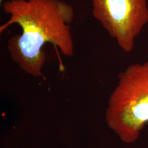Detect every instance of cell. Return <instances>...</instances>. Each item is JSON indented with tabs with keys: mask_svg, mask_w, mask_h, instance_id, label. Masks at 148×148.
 Returning <instances> with one entry per match:
<instances>
[{
	"mask_svg": "<svg viewBox=\"0 0 148 148\" xmlns=\"http://www.w3.org/2000/svg\"><path fill=\"white\" fill-rule=\"evenodd\" d=\"M109 97L106 121L123 143H134L148 123V60L119 74Z\"/></svg>",
	"mask_w": 148,
	"mask_h": 148,
	"instance_id": "obj_2",
	"label": "cell"
},
{
	"mask_svg": "<svg viewBox=\"0 0 148 148\" xmlns=\"http://www.w3.org/2000/svg\"><path fill=\"white\" fill-rule=\"evenodd\" d=\"M92 13L122 50L134 49L135 39L148 23L147 0H90Z\"/></svg>",
	"mask_w": 148,
	"mask_h": 148,
	"instance_id": "obj_3",
	"label": "cell"
},
{
	"mask_svg": "<svg viewBox=\"0 0 148 148\" xmlns=\"http://www.w3.org/2000/svg\"><path fill=\"white\" fill-rule=\"evenodd\" d=\"M1 5L10 18L0 26V32L13 24L21 27V34L8 40L7 49L12 60L25 73L42 76L46 61L43 46L47 43L66 56L73 54L70 24L75 11L69 3L62 0H6Z\"/></svg>",
	"mask_w": 148,
	"mask_h": 148,
	"instance_id": "obj_1",
	"label": "cell"
},
{
	"mask_svg": "<svg viewBox=\"0 0 148 148\" xmlns=\"http://www.w3.org/2000/svg\"><path fill=\"white\" fill-rule=\"evenodd\" d=\"M0 2H1V3L2 2V0H0Z\"/></svg>",
	"mask_w": 148,
	"mask_h": 148,
	"instance_id": "obj_4",
	"label": "cell"
}]
</instances>
